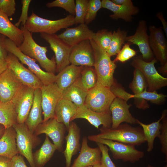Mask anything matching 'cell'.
<instances>
[{
	"mask_svg": "<svg viewBox=\"0 0 167 167\" xmlns=\"http://www.w3.org/2000/svg\"><path fill=\"white\" fill-rule=\"evenodd\" d=\"M56 150L55 146L51 142L49 137L46 135L44 141L41 148L33 153L36 167H44L51 159Z\"/></svg>",
	"mask_w": 167,
	"mask_h": 167,
	"instance_id": "33",
	"label": "cell"
},
{
	"mask_svg": "<svg viewBox=\"0 0 167 167\" xmlns=\"http://www.w3.org/2000/svg\"><path fill=\"white\" fill-rule=\"evenodd\" d=\"M78 107L73 102L61 98L56 106L54 118L58 122L63 123L68 131L71 119Z\"/></svg>",
	"mask_w": 167,
	"mask_h": 167,
	"instance_id": "27",
	"label": "cell"
},
{
	"mask_svg": "<svg viewBox=\"0 0 167 167\" xmlns=\"http://www.w3.org/2000/svg\"><path fill=\"white\" fill-rule=\"evenodd\" d=\"M101 152L99 147L92 148L88 144L87 138L82 139L80 153L71 167L93 166L101 163Z\"/></svg>",
	"mask_w": 167,
	"mask_h": 167,
	"instance_id": "22",
	"label": "cell"
},
{
	"mask_svg": "<svg viewBox=\"0 0 167 167\" xmlns=\"http://www.w3.org/2000/svg\"><path fill=\"white\" fill-rule=\"evenodd\" d=\"M102 8L101 1L89 0L84 23L87 25L94 20L98 11Z\"/></svg>",
	"mask_w": 167,
	"mask_h": 167,
	"instance_id": "40",
	"label": "cell"
},
{
	"mask_svg": "<svg viewBox=\"0 0 167 167\" xmlns=\"http://www.w3.org/2000/svg\"><path fill=\"white\" fill-rule=\"evenodd\" d=\"M111 1L114 3L118 5L128 6L134 5L131 0H111Z\"/></svg>",
	"mask_w": 167,
	"mask_h": 167,
	"instance_id": "51",
	"label": "cell"
},
{
	"mask_svg": "<svg viewBox=\"0 0 167 167\" xmlns=\"http://www.w3.org/2000/svg\"><path fill=\"white\" fill-rule=\"evenodd\" d=\"M86 167H93V166H88Z\"/></svg>",
	"mask_w": 167,
	"mask_h": 167,
	"instance_id": "57",
	"label": "cell"
},
{
	"mask_svg": "<svg viewBox=\"0 0 167 167\" xmlns=\"http://www.w3.org/2000/svg\"><path fill=\"white\" fill-rule=\"evenodd\" d=\"M85 23L72 28H67L58 37L71 47L85 40L92 39L94 34Z\"/></svg>",
	"mask_w": 167,
	"mask_h": 167,
	"instance_id": "23",
	"label": "cell"
},
{
	"mask_svg": "<svg viewBox=\"0 0 167 167\" xmlns=\"http://www.w3.org/2000/svg\"><path fill=\"white\" fill-rule=\"evenodd\" d=\"M88 92L82 84L79 77L72 84L63 91L62 98L80 107L84 104Z\"/></svg>",
	"mask_w": 167,
	"mask_h": 167,
	"instance_id": "31",
	"label": "cell"
},
{
	"mask_svg": "<svg viewBox=\"0 0 167 167\" xmlns=\"http://www.w3.org/2000/svg\"><path fill=\"white\" fill-rule=\"evenodd\" d=\"M67 135L65 136L66 141L65 149L63 152L66 160V167H71L72 157L80 149V129L75 122H71Z\"/></svg>",
	"mask_w": 167,
	"mask_h": 167,
	"instance_id": "24",
	"label": "cell"
},
{
	"mask_svg": "<svg viewBox=\"0 0 167 167\" xmlns=\"http://www.w3.org/2000/svg\"><path fill=\"white\" fill-rule=\"evenodd\" d=\"M101 2L102 8L107 9L113 12V14L109 15V17L112 19H121L126 22H131L133 18L132 15H136L139 11V8L134 5H118L110 0H102Z\"/></svg>",
	"mask_w": 167,
	"mask_h": 167,
	"instance_id": "25",
	"label": "cell"
},
{
	"mask_svg": "<svg viewBox=\"0 0 167 167\" xmlns=\"http://www.w3.org/2000/svg\"><path fill=\"white\" fill-rule=\"evenodd\" d=\"M148 87L147 81L139 69L135 68L133 77L129 87L134 94H138L143 92Z\"/></svg>",
	"mask_w": 167,
	"mask_h": 167,
	"instance_id": "37",
	"label": "cell"
},
{
	"mask_svg": "<svg viewBox=\"0 0 167 167\" xmlns=\"http://www.w3.org/2000/svg\"><path fill=\"white\" fill-rule=\"evenodd\" d=\"M6 37L0 34V59L5 60L6 58L8 52L6 49L5 45V41Z\"/></svg>",
	"mask_w": 167,
	"mask_h": 167,
	"instance_id": "48",
	"label": "cell"
},
{
	"mask_svg": "<svg viewBox=\"0 0 167 167\" xmlns=\"http://www.w3.org/2000/svg\"><path fill=\"white\" fill-rule=\"evenodd\" d=\"M93 167H104L101 164V163L96 165L93 166Z\"/></svg>",
	"mask_w": 167,
	"mask_h": 167,
	"instance_id": "55",
	"label": "cell"
},
{
	"mask_svg": "<svg viewBox=\"0 0 167 167\" xmlns=\"http://www.w3.org/2000/svg\"><path fill=\"white\" fill-rule=\"evenodd\" d=\"M74 17L70 14L63 18L51 20L40 17L32 11L24 27L32 33L55 34L61 29L74 24Z\"/></svg>",
	"mask_w": 167,
	"mask_h": 167,
	"instance_id": "4",
	"label": "cell"
},
{
	"mask_svg": "<svg viewBox=\"0 0 167 167\" xmlns=\"http://www.w3.org/2000/svg\"><path fill=\"white\" fill-rule=\"evenodd\" d=\"M167 114V110H164L158 120L148 124H144L137 119V124H139L142 128L146 141L147 142V152H151L153 149L155 139L156 137H158L161 133V121Z\"/></svg>",
	"mask_w": 167,
	"mask_h": 167,
	"instance_id": "32",
	"label": "cell"
},
{
	"mask_svg": "<svg viewBox=\"0 0 167 167\" xmlns=\"http://www.w3.org/2000/svg\"><path fill=\"white\" fill-rule=\"evenodd\" d=\"M11 167H28L23 156L18 154L11 159Z\"/></svg>",
	"mask_w": 167,
	"mask_h": 167,
	"instance_id": "47",
	"label": "cell"
},
{
	"mask_svg": "<svg viewBox=\"0 0 167 167\" xmlns=\"http://www.w3.org/2000/svg\"><path fill=\"white\" fill-rule=\"evenodd\" d=\"M115 97L110 88L97 82L96 86L88 91L84 104L93 111L105 112L109 110L110 106Z\"/></svg>",
	"mask_w": 167,
	"mask_h": 167,
	"instance_id": "9",
	"label": "cell"
},
{
	"mask_svg": "<svg viewBox=\"0 0 167 167\" xmlns=\"http://www.w3.org/2000/svg\"><path fill=\"white\" fill-rule=\"evenodd\" d=\"M34 92L32 88L22 85L11 100L17 115V123L25 122L33 103Z\"/></svg>",
	"mask_w": 167,
	"mask_h": 167,
	"instance_id": "11",
	"label": "cell"
},
{
	"mask_svg": "<svg viewBox=\"0 0 167 167\" xmlns=\"http://www.w3.org/2000/svg\"><path fill=\"white\" fill-rule=\"evenodd\" d=\"M11 159L0 156V167H11Z\"/></svg>",
	"mask_w": 167,
	"mask_h": 167,
	"instance_id": "49",
	"label": "cell"
},
{
	"mask_svg": "<svg viewBox=\"0 0 167 167\" xmlns=\"http://www.w3.org/2000/svg\"><path fill=\"white\" fill-rule=\"evenodd\" d=\"M5 45L8 52L16 56L22 64L27 65L28 69L40 79L44 85L55 83L56 75L55 74L43 70L34 59L23 53L13 41L6 38L5 41Z\"/></svg>",
	"mask_w": 167,
	"mask_h": 167,
	"instance_id": "8",
	"label": "cell"
},
{
	"mask_svg": "<svg viewBox=\"0 0 167 167\" xmlns=\"http://www.w3.org/2000/svg\"><path fill=\"white\" fill-rule=\"evenodd\" d=\"M7 68V64L6 60L0 59V75Z\"/></svg>",
	"mask_w": 167,
	"mask_h": 167,
	"instance_id": "52",
	"label": "cell"
},
{
	"mask_svg": "<svg viewBox=\"0 0 167 167\" xmlns=\"http://www.w3.org/2000/svg\"><path fill=\"white\" fill-rule=\"evenodd\" d=\"M131 45L129 42L124 44L113 60L115 62L118 61L124 62L136 54V52L130 47Z\"/></svg>",
	"mask_w": 167,
	"mask_h": 167,
	"instance_id": "42",
	"label": "cell"
},
{
	"mask_svg": "<svg viewBox=\"0 0 167 167\" xmlns=\"http://www.w3.org/2000/svg\"><path fill=\"white\" fill-rule=\"evenodd\" d=\"M22 85L13 72L7 68L0 75V101H11Z\"/></svg>",
	"mask_w": 167,
	"mask_h": 167,
	"instance_id": "21",
	"label": "cell"
},
{
	"mask_svg": "<svg viewBox=\"0 0 167 167\" xmlns=\"http://www.w3.org/2000/svg\"><path fill=\"white\" fill-rule=\"evenodd\" d=\"M90 41L94 51L93 67L97 76V82L110 88L115 82L113 75L117 67L116 63L93 40L90 39Z\"/></svg>",
	"mask_w": 167,
	"mask_h": 167,
	"instance_id": "3",
	"label": "cell"
},
{
	"mask_svg": "<svg viewBox=\"0 0 167 167\" xmlns=\"http://www.w3.org/2000/svg\"><path fill=\"white\" fill-rule=\"evenodd\" d=\"M84 67L69 65L56 75L55 83L63 91L72 84L79 77Z\"/></svg>",
	"mask_w": 167,
	"mask_h": 167,
	"instance_id": "28",
	"label": "cell"
},
{
	"mask_svg": "<svg viewBox=\"0 0 167 167\" xmlns=\"http://www.w3.org/2000/svg\"><path fill=\"white\" fill-rule=\"evenodd\" d=\"M5 129L4 126L0 124V138L3 134Z\"/></svg>",
	"mask_w": 167,
	"mask_h": 167,
	"instance_id": "54",
	"label": "cell"
},
{
	"mask_svg": "<svg viewBox=\"0 0 167 167\" xmlns=\"http://www.w3.org/2000/svg\"><path fill=\"white\" fill-rule=\"evenodd\" d=\"M15 0H0V9L8 17L15 14Z\"/></svg>",
	"mask_w": 167,
	"mask_h": 167,
	"instance_id": "45",
	"label": "cell"
},
{
	"mask_svg": "<svg viewBox=\"0 0 167 167\" xmlns=\"http://www.w3.org/2000/svg\"><path fill=\"white\" fill-rule=\"evenodd\" d=\"M132 106L127 101L119 97H116L109 107L112 119L111 128H117L123 122L130 124H137V119L131 114L129 109Z\"/></svg>",
	"mask_w": 167,
	"mask_h": 167,
	"instance_id": "18",
	"label": "cell"
},
{
	"mask_svg": "<svg viewBox=\"0 0 167 167\" xmlns=\"http://www.w3.org/2000/svg\"><path fill=\"white\" fill-rule=\"evenodd\" d=\"M88 0H76L75 1V16L74 17L75 24L84 23L86 15Z\"/></svg>",
	"mask_w": 167,
	"mask_h": 167,
	"instance_id": "39",
	"label": "cell"
},
{
	"mask_svg": "<svg viewBox=\"0 0 167 167\" xmlns=\"http://www.w3.org/2000/svg\"><path fill=\"white\" fill-rule=\"evenodd\" d=\"M17 123V115L11 101L0 102V124L5 129L13 127Z\"/></svg>",
	"mask_w": 167,
	"mask_h": 167,
	"instance_id": "34",
	"label": "cell"
},
{
	"mask_svg": "<svg viewBox=\"0 0 167 167\" xmlns=\"http://www.w3.org/2000/svg\"><path fill=\"white\" fill-rule=\"evenodd\" d=\"M46 6L48 8L59 7L63 8L70 15L74 16L75 13V1L74 0H55L47 3Z\"/></svg>",
	"mask_w": 167,
	"mask_h": 167,
	"instance_id": "41",
	"label": "cell"
},
{
	"mask_svg": "<svg viewBox=\"0 0 167 167\" xmlns=\"http://www.w3.org/2000/svg\"><path fill=\"white\" fill-rule=\"evenodd\" d=\"M161 27H149V42L155 57L162 65L167 62V44Z\"/></svg>",
	"mask_w": 167,
	"mask_h": 167,
	"instance_id": "19",
	"label": "cell"
},
{
	"mask_svg": "<svg viewBox=\"0 0 167 167\" xmlns=\"http://www.w3.org/2000/svg\"><path fill=\"white\" fill-rule=\"evenodd\" d=\"M77 118L87 120L97 129H99L101 125L105 127L110 128L112 124L111 113L109 110L105 112H96L88 108L84 104L81 107H78L71 122Z\"/></svg>",
	"mask_w": 167,
	"mask_h": 167,
	"instance_id": "20",
	"label": "cell"
},
{
	"mask_svg": "<svg viewBox=\"0 0 167 167\" xmlns=\"http://www.w3.org/2000/svg\"><path fill=\"white\" fill-rule=\"evenodd\" d=\"M161 133L158 137L161 146V151L167 159V118L165 116L161 120Z\"/></svg>",
	"mask_w": 167,
	"mask_h": 167,
	"instance_id": "43",
	"label": "cell"
},
{
	"mask_svg": "<svg viewBox=\"0 0 167 167\" xmlns=\"http://www.w3.org/2000/svg\"><path fill=\"white\" fill-rule=\"evenodd\" d=\"M17 154L15 131L13 127L5 129L0 138V156L11 159Z\"/></svg>",
	"mask_w": 167,
	"mask_h": 167,
	"instance_id": "30",
	"label": "cell"
},
{
	"mask_svg": "<svg viewBox=\"0 0 167 167\" xmlns=\"http://www.w3.org/2000/svg\"><path fill=\"white\" fill-rule=\"evenodd\" d=\"M159 71L164 74L166 75L167 73V62L162 65L159 68Z\"/></svg>",
	"mask_w": 167,
	"mask_h": 167,
	"instance_id": "53",
	"label": "cell"
},
{
	"mask_svg": "<svg viewBox=\"0 0 167 167\" xmlns=\"http://www.w3.org/2000/svg\"><path fill=\"white\" fill-rule=\"evenodd\" d=\"M41 106L44 115L43 121L54 118L57 104L62 98L63 91L55 83L43 85L40 88Z\"/></svg>",
	"mask_w": 167,
	"mask_h": 167,
	"instance_id": "15",
	"label": "cell"
},
{
	"mask_svg": "<svg viewBox=\"0 0 167 167\" xmlns=\"http://www.w3.org/2000/svg\"><path fill=\"white\" fill-rule=\"evenodd\" d=\"M7 67L11 70L22 84L34 89L43 85L40 79L28 69L24 66L14 55L8 52L6 59Z\"/></svg>",
	"mask_w": 167,
	"mask_h": 167,
	"instance_id": "12",
	"label": "cell"
},
{
	"mask_svg": "<svg viewBox=\"0 0 167 167\" xmlns=\"http://www.w3.org/2000/svg\"><path fill=\"white\" fill-rule=\"evenodd\" d=\"M90 141L104 144L107 146L115 160H122L124 162L134 163L144 156V152L137 150L135 146L110 140L98 138L94 135H89Z\"/></svg>",
	"mask_w": 167,
	"mask_h": 167,
	"instance_id": "5",
	"label": "cell"
},
{
	"mask_svg": "<svg viewBox=\"0 0 167 167\" xmlns=\"http://www.w3.org/2000/svg\"><path fill=\"white\" fill-rule=\"evenodd\" d=\"M20 29L23 32L24 40L19 47L20 50L37 61L45 71L55 74L56 71L55 59L54 57L51 59L47 57V47L41 46L36 43L32 37V33L24 26H22Z\"/></svg>",
	"mask_w": 167,
	"mask_h": 167,
	"instance_id": "2",
	"label": "cell"
},
{
	"mask_svg": "<svg viewBox=\"0 0 167 167\" xmlns=\"http://www.w3.org/2000/svg\"><path fill=\"white\" fill-rule=\"evenodd\" d=\"M66 131L65 125L58 122L54 117L40 124L34 134L36 136L40 134H45L52 140L57 150L61 152L63 149V144Z\"/></svg>",
	"mask_w": 167,
	"mask_h": 167,
	"instance_id": "14",
	"label": "cell"
},
{
	"mask_svg": "<svg viewBox=\"0 0 167 167\" xmlns=\"http://www.w3.org/2000/svg\"></svg>",
	"mask_w": 167,
	"mask_h": 167,
	"instance_id": "58",
	"label": "cell"
},
{
	"mask_svg": "<svg viewBox=\"0 0 167 167\" xmlns=\"http://www.w3.org/2000/svg\"><path fill=\"white\" fill-rule=\"evenodd\" d=\"M41 96L40 88L35 90L33 103L25 122L30 131L34 133L38 126L43 122Z\"/></svg>",
	"mask_w": 167,
	"mask_h": 167,
	"instance_id": "26",
	"label": "cell"
},
{
	"mask_svg": "<svg viewBox=\"0 0 167 167\" xmlns=\"http://www.w3.org/2000/svg\"><path fill=\"white\" fill-rule=\"evenodd\" d=\"M69 61L75 66L93 67L94 53L90 40H84L71 47Z\"/></svg>",
	"mask_w": 167,
	"mask_h": 167,
	"instance_id": "17",
	"label": "cell"
},
{
	"mask_svg": "<svg viewBox=\"0 0 167 167\" xmlns=\"http://www.w3.org/2000/svg\"><path fill=\"white\" fill-rule=\"evenodd\" d=\"M157 62L155 58L151 61L146 62L141 55H139L135 57L131 63L132 66L140 70L145 76L149 92L156 91L167 85V78L161 75L155 66Z\"/></svg>",
	"mask_w": 167,
	"mask_h": 167,
	"instance_id": "7",
	"label": "cell"
},
{
	"mask_svg": "<svg viewBox=\"0 0 167 167\" xmlns=\"http://www.w3.org/2000/svg\"><path fill=\"white\" fill-rule=\"evenodd\" d=\"M147 167H154L151 165L148 164Z\"/></svg>",
	"mask_w": 167,
	"mask_h": 167,
	"instance_id": "56",
	"label": "cell"
},
{
	"mask_svg": "<svg viewBox=\"0 0 167 167\" xmlns=\"http://www.w3.org/2000/svg\"><path fill=\"white\" fill-rule=\"evenodd\" d=\"M79 78L84 87L88 91L94 88L97 82V76L93 67L84 66Z\"/></svg>",
	"mask_w": 167,
	"mask_h": 167,
	"instance_id": "36",
	"label": "cell"
},
{
	"mask_svg": "<svg viewBox=\"0 0 167 167\" xmlns=\"http://www.w3.org/2000/svg\"><path fill=\"white\" fill-rule=\"evenodd\" d=\"M112 34L111 31L103 29L95 33L92 39L107 52L111 41Z\"/></svg>",
	"mask_w": 167,
	"mask_h": 167,
	"instance_id": "38",
	"label": "cell"
},
{
	"mask_svg": "<svg viewBox=\"0 0 167 167\" xmlns=\"http://www.w3.org/2000/svg\"><path fill=\"white\" fill-rule=\"evenodd\" d=\"M13 127L16 132V142L18 153L24 157L31 167H36L32 149L37 143L36 136L32 133L25 123H16Z\"/></svg>",
	"mask_w": 167,
	"mask_h": 167,
	"instance_id": "10",
	"label": "cell"
},
{
	"mask_svg": "<svg viewBox=\"0 0 167 167\" xmlns=\"http://www.w3.org/2000/svg\"><path fill=\"white\" fill-rule=\"evenodd\" d=\"M116 97L121 98L126 101L131 98L134 99V103L136 108L145 110L149 108L148 101L156 105H161L165 102L167 95L158 93L156 91L149 92L146 89L138 94H131L126 92L120 84L114 82L110 88Z\"/></svg>",
	"mask_w": 167,
	"mask_h": 167,
	"instance_id": "6",
	"label": "cell"
},
{
	"mask_svg": "<svg viewBox=\"0 0 167 167\" xmlns=\"http://www.w3.org/2000/svg\"><path fill=\"white\" fill-rule=\"evenodd\" d=\"M32 0H22V12L20 16L18 21L15 25L18 27L21 24L22 26H24L28 18V13L29 5Z\"/></svg>",
	"mask_w": 167,
	"mask_h": 167,
	"instance_id": "46",
	"label": "cell"
},
{
	"mask_svg": "<svg viewBox=\"0 0 167 167\" xmlns=\"http://www.w3.org/2000/svg\"><path fill=\"white\" fill-rule=\"evenodd\" d=\"M96 137L112 140L125 144L139 146L146 141L141 127H135L128 123H121L117 128L112 129L102 126Z\"/></svg>",
	"mask_w": 167,
	"mask_h": 167,
	"instance_id": "1",
	"label": "cell"
},
{
	"mask_svg": "<svg viewBox=\"0 0 167 167\" xmlns=\"http://www.w3.org/2000/svg\"><path fill=\"white\" fill-rule=\"evenodd\" d=\"M0 34L9 39L19 47L24 40L23 31L10 20L0 9Z\"/></svg>",
	"mask_w": 167,
	"mask_h": 167,
	"instance_id": "29",
	"label": "cell"
},
{
	"mask_svg": "<svg viewBox=\"0 0 167 167\" xmlns=\"http://www.w3.org/2000/svg\"><path fill=\"white\" fill-rule=\"evenodd\" d=\"M127 32L118 28L117 30L113 31L109 48L107 51L110 57L117 55L122 48V45L126 41L127 36Z\"/></svg>",
	"mask_w": 167,
	"mask_h": 167,
	"instance_id": "35",
	"label": "cell"
},
{
	"mask_svg": "<svg viewBox=\"0 0 167 167\" xmlns=\"http://www.w3.org/2000/svg\"><path fill=\"white\" fill-rule=\"evenodd\" d=\"M101 152V163L104 167H116L109 154V149L106 145L96 143Z\"/></svg>",
	"mask_w": 167,
	"mask_h": 167,
	"instance_id": "44",
	"label": "cell"
},
{
	"mask_svg": "<svg viewBox=\"0 0 167 167\" xmlns=\"http://www.w3.org/2000/svg\"><path fill=\"white\" fill-rule=\"evenodd\" d=\"M147 29L146 21L144 20H140L135 34L127 36L126 41L131 44L137 45L142 54L143 60L146 62H150L155 57L150 46L149 36L147 34Z\"/></svg>",
	"mask_w": 167,
	"mask_h": 167,
	"instance_id": "16",
	"label": "cell"
},
{
	"mask_svg": "<svg viewBox=\"0 0 167 167\" xmlns=\"http://www.w3.org/2000/svg\"><path fill=\"white\" fill-rule=\"evenodd\" d=\"M156 16L161 22L163 27V29L166 36H167V23L165 20L163 14L161 12H159L156 14Z\"/></svg>",
	"mask_w": 167,
	"mask_h": 167,
	"instance_id": "50",
	"label": "cell"
},
{
	"mask_svg": "<svg viewBox=\"0 0 167 167\" xmlns=\"http://www.w3.org/2000/svg\"><path fill=\"white\" fill-rule=\"evenodd\" d=\"M41 37L48 42L55 55L56 71L59 72L70 63L71 47L59 38L56 34L41 33Z\"/></svg>",
	"mask_w": 167,
	"mask_h": 167,
	"instance_id": "13",
	"label": "cell"
}]
</instances>
